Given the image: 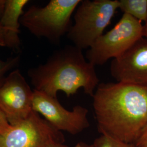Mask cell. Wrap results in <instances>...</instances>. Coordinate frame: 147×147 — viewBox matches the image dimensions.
Here are the masks:
<instances>
[{"instance_id":"cell-1","label":"cell","mask_w":147,"mask_h":147,"mask_svg":"<svg viewBox=\"0 0 147 147\" xmlns=\"http://www.w3.org/2000/svg\"><path fill=\"white\" fill-rule=\"evenodd\" d=\"M92 98L101 135L135 145L147 126V84L101 83Z\"/></svg>"},{"instance_id":"cell-2","label":"cell","mask_w":147,"mask_h":147,"mask_svg":"<svg viewBox=\"0 0 147 147\" xmlns=\"http://www.w3.org/2000/svg\"><path fill=\"white\" fill-rule=\"evenodd\" d=\"M34 90L53 98L62 91L69 97L82 88L93 96L99 79L95 66L86 59L82 50L67 45L56 51L47 61L28 72Z\"/></svg>"},{"instance_id":"cell-3","label":"cell","mask_w":147,"mask_h":147,"mask_svg":"<svg viewBox=\"0 0 147 147\" xmlns=\"http://www.w3.org/2000/svg\"><path fill=\"white\" fill-rule=\"evenodd\" d=\"M81 0H51L44 7L32 5L20 22L33 35L57 44L71 27V18Z\"/></svg>"},{"instance_id":"cell-4","label":"cell","mask_w":147,"mask_h":147,"mask_svg":"<svg viewBox=\"0 0 147 147\" xmlns=\"http://www.w3.org/2000/svg\"><path fill=\"white\" fill-rule=\"evenodd\" d=\"M119 9L118 0H81L67 37L76 47H90L104 34Z\"/></svg>"},{"instance_id":"cell-5","label":"cell","mask_w":147,"mask_h":147,"mask_svg":"<svg viewBox=\"0 0 147 147\" xmlns=\"http://www.w3.org/2000/svg\"><path fill=\"white\" fill-rule=\"evenodd\" d=\"M142 22L123 14L110 31L101 36L86 53L87 60L94 66L101 65L117 58L143 37Z\"/></svg>"},{"instance_id":"cell-6","label":"cell","mask_w":147,"mask_h":147,"mask_svg":"<svg viewBox=\"0 0 147 147\" xmlns=\"http://www.w3.org/2000/svg\"><path fill=\"white\" fill-rule=\"evenodd\" d=\"M64 142L62 132L33 110L26 118L11 125L8 131L0 135V147H47L55 142Z\"/></svg>"},{"instance_id":"cell-7","label":"cell","mask_w":147,"mask_h":147,"mask_svg":"<svg viewBox=\"0 0 147 147\" xmlns=\"http://www.w3.org/2000/svg\"><path fill=\"white\" fill-rule=\"evenodd\" d=\"M32 109L59 131L77 135L90 125L87 117L88 110L84 106L77 105L71 111L65 109L53 98L37 90H33Z\"/></svg>"},{"instance_id":"cell-8","label":"cell","mask_w":147,"mask_h":147,"mask_svg":"<svg viewBox=\"0 0 147 147\" xmlns=\"http://www.w3.org/2000/svg\"><path fill=\"white\" fill-rule=\"evenodd\" d=\"M33 90L19 70L8 74L0 84V110L13 125L31 112Z\"/></svg>"},{"instance_id":"cell-9","label":"cell","mask_w":147,"mask_h":147,"mask_svg":"<svg viewBox=\"0 0 147 147\" xmlns=\"http://www.w3.org/2000/svg\"><path fill=\"white\" fill-rule=\"evenodd\" d=\"M110 73L118 82L147 84V39L143 37L119 57L113 59Z\"/></svg>"},{"instance_id":"cell-10","label":"cell","mask_w":147,"mask_h":147,"mask_svg":"<svg viewBox=\"0 0 147 147\" xmlns=\"http://www.w3.org/2000/svg\"><path fill=\"white\" fill-rule=\"evenodd\" d=\"M28 0H6L5 8L0 24L5 31L7 47L17 49L20 45L19 38L20 20Z\"/></svg>"},{"instance_id":"cell-11","label":"cell","mask_w":147,"mask_h":147,"mask_svg":"<svg viewBox=\"0 0 147 147\" xmlns=\"http://www.w3.org/2000/svg\"><path fill=\"white\" fill-rule=\"evenodd\" d=\"M119 9L141 22L147 20V0H120Z\"/></svg>"},{"instance_id":"cell-12","label":"cell","mask_w":147,"mask_h":147,"mask_svg":"<svg viewBox=\"0 0 147 147\" xmlns=\"http://www.w3.org/2000/svg\"><path fill=\"white\" fill-rule=\"evenodd\" d=\"M95 147H135V145L125 143L111 137L101 135L93 142Z\"/></svg>"},{"instance_id":"cell-13","label":"cell","mask_w":147,"mask_h":147,"mask_svg":"<svg viewBox=\"0 0 147 147\" xmlns=\"http://www.w3.org/2000/svg\"><path fill=\"white\" fill-rule=\"evenodd\" d=\"M19 57L8 58L5 61L0 59V84L3 81L9 72L17 65Z\"/></svg>"},{"instance_id":"cell-14","label":"cell","mask_w":147,"mask_h":147,"mask_svg":"<svg viewBox=\"0 0 147 147\" xmlns=\"http://www.w3.org/2000/svg\"><path fill=\"white\" fill-rule=\"evenodd\" d=\"M11 127L4 113L0 110V135L8 131Z\"/></svg>"},{"instance_id":"cell-15","label":"cell","mask_w":147,"mask_h":147,"mask_svg":"<svg viewBox=\"0 0 147 147\" xmlns=\"http://www.w3.org/2000/svg\"><path fill=\"white\" fill-rule=\"evenodd\" d=\"M135 146L137 147H147V126L142 132Z\"/></svg>"},{"instance_id":"cell-16","label":"cell","mask_w":147,"mask_h":147,"mask_svg":"<svg viewBox=\"0 0 147 147\" xmlns=\"http://www.w3.org/2000/svg\"><path fill=\"white\" fill-rule=\"evenodd\" d=\"M0 47H7L5 31L3 27L1 25V24H0Z\"/></svg>"},{"instance_id":"cell-17","label":"cell","mask_w":147,"mask_h":147,"mask_svg":"<svg viewBox=\"0 0 147 147\" xmlns=\"http://www.w3.org/2000/svg\"><path fill=\"white\" fill-rule=\"evenodd\" d=\"M6 0H0V19L4 13Z\"/></svg>"},{"instance_id":"cell-18","label":"cell","mask_w":147,"mask_h":147,"mask_svg":"<svg viewBox=\"0 0 147 147\" xmlns=\"http://www.w3.org/2000/svg\"><path fill=\"white\" fill-rule=\"evenodd\" d=\"M74 147H95L93 144H88L84 142L78 143Z\"/></svg>"},{"instance_id":"cell-19","label":"cell","mask_w":147,"mask_h":147,"mask_svg":"<svg viewBox=\"0 0 147 147\" xmlns=\"http://www.w3.org/2000/svg\"><path fill=\"white\" fill-rule=\"evenodd\" d=\"M47 147H69L68 146L63 144V143L61 142H55L53 144L49 145Z\"/></svg>"},{"instance_id":"cell-20","label":"cell","mask_w":147,"mask_h":147,"mask_svg":"<svg viewBox=\"0 0 147 147\" xmlns=\"http://www.w3.org/2000/svg\"><path fill=\"white\" fill-rule=\"evenodd\" d=\"M144 26V32H143V37L147 39V20L145 22Z\"/></svg>"},{"instance_id":"cell-21","label":"cell","mask_w":147,"mask_h":147,"mask_svg":"<svg viewBox=\"0 0 147 147\" xmlns=\"http://www.w3.org/2000/svg\"><path fill=\"white\" fill-rule=\"evenodd\" d=\"M135 147H136V146H135Z\"/></svg>"}]
</instances>
